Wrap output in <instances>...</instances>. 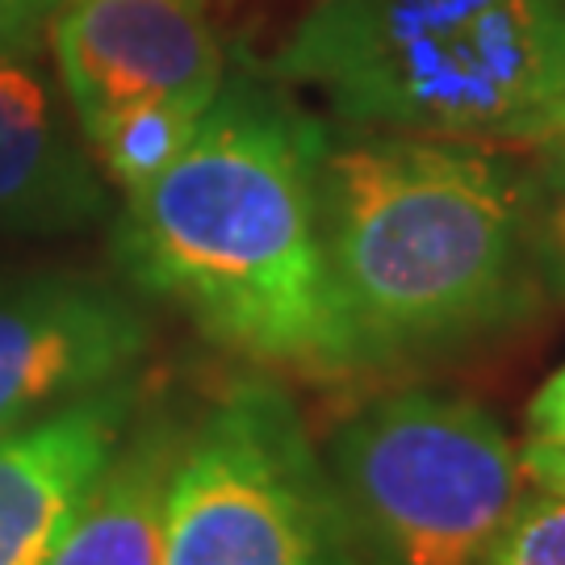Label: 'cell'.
Listing matches in <instances>:
<instances>
[{
  "label": "cell",
  "instance_id": "obj_1",
  "mask_svg": "<svg viewBox=\"0 0 565 565\" xmlns=\"http://www.w3.org/2000/svg\"><path fill=\"white\" fill-rule=\"evenodd\" d=\"M327 121L294 88L231 67L193 142L121 193L114 260L239 361L315 382L364 373L319 223Z\"/></svg>",
  "mask_w": 565,
  "mask_h": 565
},
{
  "label": "cell",
  "instance_id": "obj_2",
  "mask_svg": "<svg viewBox=\"0 0 565 565\" xmlns=\"http://www.w3.org/2000/svg\"><path fill=\"white\" fill-rule=\"evenodd\" d=\"M319 223L369 369L507 331L541 298L520 156L499 142L327 121Z\"/></svg>",
  "mask_w": 565,
  "mask_h": 565
},
{
  "label": "cell",
  "instance_id": "obj_3",
  "mask_svg": "<svg viewBox=\"0 0 565 565\" xmlns=\"http://www.w3.org/2000/svg\"><path fill=\"white\" fill-rule=\"evenodd\" d=\"M260 72L348 126L536 142L565 126V0H315Z\"/></svg>",
  "mask_w": 565,
  "mask_h": 565
},
{
  "label": "cell",
  "instance_id": "obj_4",
  "mask_svg": "<svg viewBox=\"0 0 565 565\" xmlns=\"http://www.w3.org/2000/svg\"><path fill=\"white\" fill-rule=\"evenodd\" d=\"M323 465L361 565H478L527 490L507 427L431 385L356 406Z\"/></svg>",
  "mask_w": 565,
  "mask_h": 565
},
{
  "label": "cell",
  "instance_id": "obj_5",
  "mask_svg": "<svg viewBox=\"0 0 565 565\" xmlns=\"http://www.w3.org/2000/svg\"><path fill=\"white\" fill-rule=\"evenodd\" d=\"M163 565H361L289 390L243 377L189 419Z\"/></svg>",
  "mask_w": 565,
  "mask_h": 565
},
{
  "label": "cell",
  "instance_id": "obj_6",
  "mask_svg": "<svg viewBox=\"0 0 565 565\" xmlns=\"http://www.w3.org/2000/svg\"><path fill=\"white\" fill-rule=\"evenodd\" d=\"M46 46L81 135L142 102L210 105L231 72L198 0H60Z\"/></svg>",
  "mask_w": 565,
  "mask_h": 565
},
{
  "label": "cell",
  "instance_id": "obj_7",
  "mask_svg": "<svg viewBox=\"0 0 565 565\" xmlns=\"http://www.w3.org/2000/svg\"><path fill=\"white\" fill-rule=\"evenodd\" d=\"M151 323L118 285L81 273L0 277V436L139 377Z\"/></svg>",
  "mask_w": 565,
  "mask_h": 565
},
{
  "label": "cell",
  "instance_id": "obj_8",
  "mask_svg": "<svg viewBox=\"0 0 565 565\" xmlns=\"http://www.w3.org/2000/svg\"><path fill=\"white\" fill-rule=\"evenodd\" d=\"M93 160L46 46L42 18H0V231L63 235L105 218Z\"/></svg>",
  "mask_w": 565,
  "mask_h": 565
},
{
  "label": "cell",
  "instance_id": "obj_9",
  "mask_svg": "<svg viewBox=\"0 0 565 565\" xmlns=\"http://www.w3.org/2000/svg\"><path fill=\"white\" fill-rule=\"evenodd\" d=\"M139 403L126 377L0 436V565H51Z\"/></svg>",
  "mask_w": 565,
  "mask_h": 565
},
{
  "label": "cell",
  "instance_id": "obj_10",
  "mask_svg": "<svg viewBox=\"0 0 565 565\" xmlns=\"http://www.w3.org/2000/svg\"><path fill=\"white\" fill-rule=\"evenodd\" d=\"M189 419L177 406L139 403L51 565H163L168 486Z\"/></svg>",
  "mask_w": 565,
  "mask_h": 565
},
{
  "label": "cell",
  "instance_id": "obj_11",
  "mask_svg": "<svg viewBox=\"0 0 565 565\" xmlns=\"http://www.w3.org/2000/svg\"><path fill=\"white\" fill-rule=\"evenodd\" d=\"M210 105L189 102H142L105 118L93 135H84L93 160L109 189L135 193L156 181L168 163L193 142Z\"/></svg>",
  "mask_w": 565,
  "mask_h": 565
},
{
  "label": "cell",
  "instance_id": "obj_12",
  "mask_svg": "<svg viewBox=\"0 0 565 565\" xmlns=\"http://www.w3.org/2000/svg\"><path fill=\"white\" fill-rule=\"evenodd\" d=\"M520 205L536 285L565 302V126L541 135L520 160Z\"/></svg>",
  "mask_w": 565,
  "mask_h": 565
},
{
  "label": "cell",
  "instance_id": "obj_13",
  "mask_svg": "<svg viewBox=\"0 0 565 565\" xmlns=\"http://www.w3.org/2000/svg\"><path fill=\"white\" fill-rule=\"evenodd\" d=\"M478 565H565V494L527 482Z\"/></svg>",
  "mask_w": 565,
  "mask_h": 565
},
{
  "label": "cell",
  "instance_id": "obj_14",
  "mask_svg": "<svg viewBox=\"0 0 565 565\" xmlns=\"http://www.w3.org/2000/svg\"><path fill=\"white\" fill-rule=\"evenodd\" d=\"M527 445H565V364L527 398Z\"/></svg>",
  "mask_w": 565,
  "mask_h": 565
},
{
  "label": "cell",
  "instance_id": "obj_15",
  "mask_svg": "<svg viewBox=\"0 0 565 565\" xmlns=\"http://www.w3.org/2000/svg\"><path fill=\"white\" fill-rule=\"evenodd\" d=\"M520 461H524V473L532 486L565 494V445H527L524 440Z\"/></svg>",
  "mask_w": 565,
  "mask_h": 565
},
{
  "label": "cell",
  "instance_id": "obj_16",
  "mask_svg": "<svg viewBox=\"0 0 565 565\" xmlns=\"http://www.w3.org/2000/svg\"><path fill=\"white\" fill-rule=\"evenodd\" d=\"M13 4L25 9V13H39V18L51 21V13H55V4H60V0H13Z\"/></svg>",
  "mask_w": 565,
  "mask_h": 565
},
{
  "label": "cell",
  "instance_id": "obj_17",
  "mask_svg": "<svg viewBox=\"0 0 565 565\" xmlns=\"http://www.w3.org/2000/svg\"><path fill=\"white\" fill-rule=\"evenodd\" d=\"M0 18H39V13H25V9H18L13 0H0ZM46 21V18H42Z\"/></svg>",
  "mask_w": 565,
  "mask_h": 565
},
{
  "label": "cell",
  "instance_id": "obj_18",
  "mask_svg": "<svg viewBox=\"0 0 565 565\" xmlns=\"http://www.w3.org/2000/svg\"><path fill=\"white\" fill-rule=\"evenodd\" d=\"M198 4H202V9H205V4H210V0H198Z\"/></svg>",
  "mask_w": 565,
  "mask_h": 565
}]
</instances>
